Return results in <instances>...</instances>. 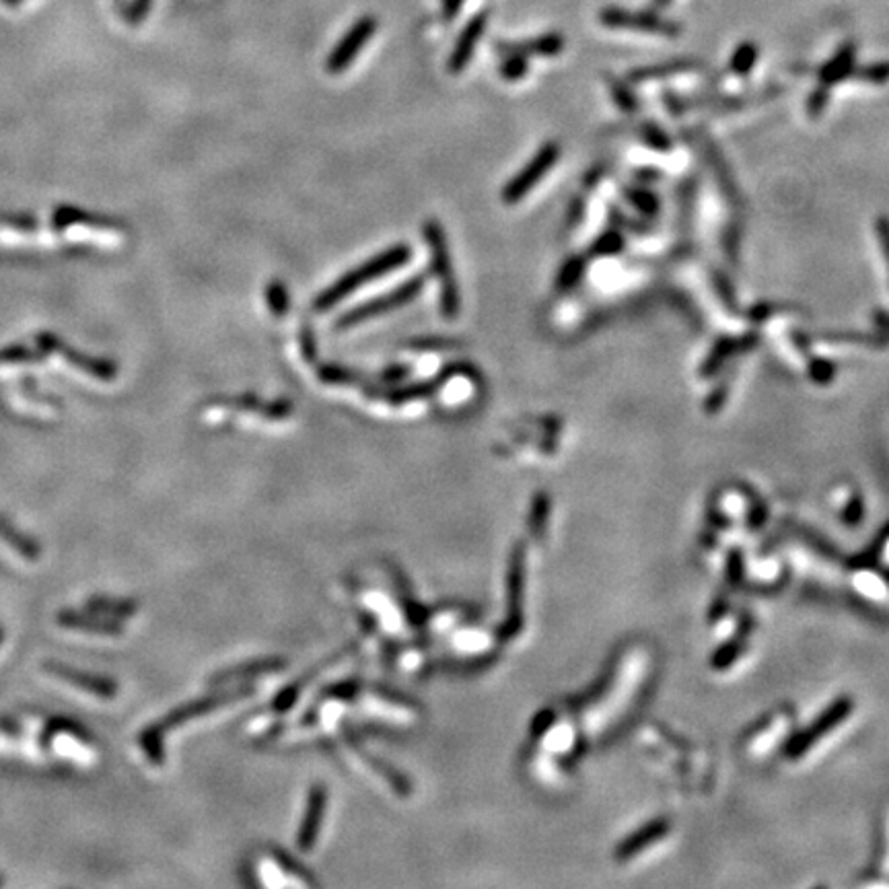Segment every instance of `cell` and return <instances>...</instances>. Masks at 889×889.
<instances>
[{"label": "cell", "instance_id": "obj_4", "mask_svg": "<svg viewBox=\"0 0 889 889\" xmlns=\"http://www.w3.org/2000/svg\"><path fill=\"white\" fill-rule=\"evenodd\" d=\"M558 157H560L558 144L554 142L544 144V147L537 151V155L531 159V161L523 167L511 181H509L505 189H502V200H505V204H517L526 198L531 189L537 186V181L552 170L554 163L558 161Z\"/></svg>", "mask_w": 889, "mask_h": 889}, {"label": "cell", "instance_id": "obj_9", "mask_svg": "<svg viewBox=\"0 0 889 889\" xmlns=\"http://www.w3.org/2000/svg\"><path fill=\"white\" fill-rule=\"evenodd\" d=\"M564 38L560 33H545L536 40L521 41V43H502L500 52H519L523 56H556L563 52Z\"/></svg>", "mask_w": 889, "mask_h": 889}, {"label": "cell", "instance_id": "obj_28", "mask_svg": "<svg viewBox=\"0 0 889 889\" xmlns=\"http://www.w3.org/2000/svg\"><path fill=\"white\" fill-rule=\"evenodd\" d=\"M877 235H879L881 250H884V256L887 260V268H889V218L887 216L877 218Z\"/></svg>", "mask_w": 889, "mask_h": 889}, {"label": "cell", "instance_id": "obj_10", "mask_svg": "<svg viewBox=\"0 0 889 889\" xmlns=\"http://www.w3.org/2000/svg\"><path fill=\"white\" fill-rule=\"evenodd\" d=\"M754 344H756V336H746L741 340H735V338L719 340L717 346H714L712 353L709 354V359L704 361L701 373L704 377L712 375L714 371L720 369V364H723L729 356H733L735 353H739V351H749V348H752Z\"/></svg>", "mask_w": 889, "mask_h": 889}, {"label": "cell", "instance_id": "obj_23", "mask_svg": "<svg viewBox=\"0 0 889 889\" xmlns=\"http://www.w3.org/2000/svg\"><path fill=\"white\" fill-rule=\"evenodd\" d=\"M152 0H133V5L128 6L126 11V21L130 25H138L141 21L147 17V13L151 11Z\"/></svg>", "mask_w": 889, "mask_h": 889}, {"label": "cell", "instance_id": "obj_20", "mask_svg": "<svg viewBox=\"0 0 889 889\" xmlns=\"http://www.w3.org/2000/svg\"><path fill=\"white\" fill-rule=\"evenodd\" d=\"M809 375L815 383L828 385L836 375V364L828 359H811L809 362Z\"/></svg>", "mask_w": 889, "mask_h": 889}, {"label": "cell", "instance_id": "obj_14", "mask_svg": "<svg viewBox=\"0 0 889 889\" xmlns=\"http://www.w3.org/2000/svg\"><path fill=\"white\" fill-rule=\"evenodd\" d=\"M582 272H585V260H582V258H571L563 266V270H560L558 280H556V289L558 290H571L574 287V284H577L581 280Z\"/></svg>", "mask_w": 889, "mask_h": 889}, {"label": "cell", "instance_id": "obj_8", "mask_svg": "<svg viewBox=\"0 0 889 889\" xmlns=\"http://www.w3.org/2000/svg\"><path fill=\"white\" fill-rule=\"evenodd\" d=\"M48 672H50V675L54 677V680L64 683V686L83 690L85 694H89L93 698L112 696V686H109V683H105V682H101V680H93V677H87V675L83 677V674L72 672V669H67V667H56V665L50 667Z\"/></svg>", "mask_w": 889, "mask_h": 889}, {"label": "cell", "instance_id": "obj_25", "mask_svg": "<svg viewBox=\"0 0 889 889\" xmlns=\"http://www.w3.org/2000/svg\"><path fill=\"white\" fill-rule=\"evenodd\" d=\"M611 91H614V97H616L618 105H620V107L628 109V112H632V109L637 107V101H634V95L628 91V87H626V83L611 81Z\"/></svg>", "mask_w": 889, "mask_h": 889}, {"label": "cell", "instance_id": "obj_33", "mask_svg": "<svg viewBox=\"0 0 889 889\" xmlns=\"http://www.w3.org/2000/svg\"><path fill=\"white\" fill-rule=\"evenodd\" d=\"M723 393H727V388H725V385H720V388L712 393L714 398H710V399H709V408H710V410H717V408H719L720 404H723V399H725Z\"/></svg>", "mask_w": 889, "mask_h": 889}, {"label": "cell", "instance_id": "obj_13", "mask_svg": "<svg viewBox=\"0 0 889 889\" xmlns=\"http://www.w3.org/2000/svg\"><path fill=\"white\" fill-rule=\"evenodd\" d=\"M756 58H757V48L754 46V43L752 41L741 43V46L735 50V54L731 58V70L735 72V75H741V77L747 75V72L754 69Z\"/></svg>", "mask_w": 889, "mask_h": 889}, {"label": "cell", "instance_id": "obj_32", "mask_svg": "<svg viewBox=\"0 0 889 889\" xmlns=\"http://www.w3.org/2000/svg\"><path fill=\"white\" fill-rule=\"evenodd\" d=\"M408 375V369L406 367H390L388 371L383 373V379L385 381H402V379H406Z\"/></svg>", "mask_w": 889, "mask_h": 889}, {"label": "cell", "instance_id": "obj_21", "mask_svg": "<svg viewBox=\"0 0 889 889\" xmlns=\"http://www.w3.org/2000/svg\"><path fill=\"white\" fill-rule=\"evenodd\" d=\"M857 77L863 78L866 83L884 85L885 81H889V62H881L875 64V67H866L865 70H858Z\"/></svg>", "mask_w": 889, "mask_h": 889}, {"label": "cell", "instance_id": "obj_15", "mask_svg": "<svg viewBox=\"0 0 889 889\" xmlns=\"http://www.w3.org/2000/svg\"><path fill=\"white\" fill-rule=\"evenodd\" d=\"M690 69H692V62L682 60V62L665 64V67H653V69H645V70H634V72H630V78H632L634 83H640V81H646V78L677 75V72H683V70H690Z\"/></svg>", "mask_w": 889, "mask_h": 889}, {"label": "cell", "instance_id": "obj_18", "mask_svg": "<svg viewBox=\"0 0 889 889\" xmlns=\"http://www.w3.org/2000/svg\"><path fill=\"white\" fill-rule=\"evenodd\" d=\"M622 247H624V239L620 233L608 231L597 239L595 245L591 247V253L593 256H614V253L622 252Z\"/></svg>", "mask_w": 889, "mask_h": 889}, {"label": "cell", "instance_id": "obj_26", "mask_svg": "<svg viewBox=\"0 0 889 889\" xmlns=\"http://www.w3.org/2000/svg\"><path fill=\"white\" fill-rule=\"evenodd\" d=\"M858 587H861V591L865 595H873V597H881L885 593V587H884V582H881L875 574H861V579H858Z\"/></svg>", "mask_w": 889, "mask_h": 889}, {"label": "cell", "instance_id": "obj_35", "mask_svg": "<svg viewBox=\"0 0 889 889\" xmlns=\"http://www.w3.org/2000/svg\"><path fill=\"white\" fill-rule=\"evenodd\" d=\"M885 563H889V544L885 545Z\"/></svg>", "mask_w": 889, "mask_h": 889}, {"label": "cell", "instance_id": "obj_19", "mask_svg": "<svg viewBox=\"0 0 889 889\" xmlns=\"http://www.w3.org/2000/svg\"><path fill=\"white\" fill-rule=\"evenodd\" d=\"M626 196L646 216H653L659 210V200L651 192H645V189H626Z\"/></svg>", "mask_w": 889, "mask_h": 889}, {"label": "cell", "instance_id": "obj_6", "mask_svg": "<svg viewBox=\"0 0 889 889\" xmlns=\"http://www.w3.org/2000/svg\"><path fill=\"white\" fill-rule=\"evenodd\" d=\"M600 21L601 25L611 29H638V32H651L657 35H667V38H675L680 33V25L657 17L655 13H632L620 9V6H608V9H603L600 13Z\"/></svg>", "mask_w": 889, "mask_h": 889}, {"label": "cell", "instance_id": "obj_17", "mask_svg": "<svg viewBox=\"0 0 889 889\" xmlns=\"http://www.w3.org/2000/svg\"><path fill=\"white\" fill-rule=\"evenodd\" d=\"M441 385V377L436 379V381L433 383H417V385H412V388H406L402 391H396V393H391L390 396V402L393 404H402V402H408V399H420V398H426V396H431V393L439 388Z\"/></svg>", "mask_w": 889, "mask_h": 889}, {"label": "cell", "instance_id": "obj_16", "mask_svg": "<svg viewBox=\"0 0 889 889\" xmlns=\"http://www.w3.org/2000/svg\"><path fill=\"white\" fill-rule=\"evenodd\" d=\"M266 298H268V307L272 309L276 317H282L284 313H287L289 293H287V287H284L282 282H279V280L270 282L268 289H266Z\"/></svg>", "mask_w": 889, "mask_h": 889}, {"label": "cell", "instance_id": "obj_29", "mask_svg": "<svg viewBox=\"0 0 889 889\" xmlns=\"http://www.w3.org/2000/svg\"><path fill=\"white\" fill-rule=\"evenodd\" d=\"M301 344H303V354H305V359L307 361H316V356H317V348H316V336H313V332L309 330V327H303V332H301Z\"/></svg>", "mask_w": 889, "mask_h": 889}, {"label": "cell", "instance_id": "obj_30", "mask_svg": "<svg viewBox=\"0 0 889 889\" xmlns=\"http://www.w3.org/2000/svg\"><path fill=\"white\" fill-rule=\"evenodd\" d=\"M465 0H443V14L447 21H454L457 17L459 9H462Z\"/></svg>", "mask_w": 889, "mask_h": 889}, {"label": "cell", "instance_id": "obj_34", "mask_svg": "<svg viewBox=\"0 0 889 889\" xmlns=\"http://www.w3.org/2000/svg\"><path fill=\"white\" fill-rule=\"evenodd\" d=\"M653 5H655V9L663 11V9H667L669 5H672V0H653Z\"/></svg>", "mask_w": 889, "mask_h": 889}, {"label": "cell", "instance_id": "obj_3", "mask_svg": "<svg viewBox=\"0 0 889 889\" xmlns=\"http://www.w3.org/2000/svg\"><path fill=\"white\" fill-rule=\"evenodd\" d=\"M422 287H425V276L422 274L414 276V279L406 280L404 284H399L398 289L390 290V293H385L383 297H377V298H373V301L362 303V305H359V307H354L353 311L344 313V316L338 319V327L340 330H346V327L369 322V319H373L377 316H383V313H388L391 309L402 307V305L410 303L412 298L420 293Z\"/></svg>", "mask_w": 889, "mask_h": 889}, {"label": "cell", "instance_id": "obj_1", "mask_svg": "<svg viewBox=\"0 0 889 889\" xmlns=\"http://www.w3.org/2000/svg\"><path fill=\"white\" fill-rule=\"evenodd\" d=\"M410 258H412V252L408 245L402 243V245L390 247V250H385L383 253H379V256L371 258L369 261H364V264H361L359 268H354L353 272L342 276V279L334 282L332 287H327L324 293L317 297L316 309L325 311V309L336 307L340 301H344V298L351 293H354L356 289H361V287H364V284L373 282L375 279H379V276H385V274L393 272V270L406 266Z\"/></svg>", "mask_w": 889, "mask_h": 889}, {"label": "cell", "instance_id": "obj_31", "mask_svg": "<svg viewBox=\"0 0 889 889\" xmlns=\"http://www.w3.org/2000/svg\"><path fill=\"white\" fill-rule=\"evenodd\" d=\"M774 309H776L774 305H766V303L757 305V307H754L752 311H749V317H752L754 322H764V319L770 317L772 313H774Z\"/></svg>", "mask_w": 889, "mask_h": 889}, {"label": "cell", "instance_id": "obj_5", "mask_svg": "<svg viewBox=\"0 0 889 889\" xmlns=\"http://www.w3.org/2000/svg\"><path fill=\"white\" fill-rule=\"evenodd\" d=\"M377 32V19L373 14H364L356 23L348 29V33H344V38L338 41V46L334 48V52L327 56L325 60V70L330 75H340L348 67H351L353 60L359 56L361 50L367 46V41L373 38V33Z\"/></svg>", "mask_w": 889, "mask_h": 889}, {"label": "cell", "instance_id": "obj_12", "mask_svg": "<svg viewBox=\"0 0 889 889\" xmlns=\"http://www.w3.org/2000/svg\"><path fill=\"white\" fill-rule=\"evenodd\" d=\"M505 54V60L500 64V75L507 81H519L527 75V56H523L519 52H502Z\"/></svg>", "mask_w": 889, "mask_h": 889}, {"label": "cell", "instance_id": "obj_7", "mask_svg": "<svg viewBox=\"0 0 889 889\" xmlns=\"http://www.w3.org/2000/svg\"><path fill=\"white\" fill-rule=\"evenodd\" d=\"M486 23H488V11L473 14V17L468 21V25L463 27L462 35H459L455 41L454 54L449 58V72L459 75V72L465 70L473 54V48H476V43L480 41V38H482Z\"/></svg>", "mask_w": 889, "mask_h": 889}, {"label": "cell", "instance_id": "obj_27", "mask_svg": "<svg viewBox=\"0 0 889 889\" xmlns=\"http://www.w3.org/2000/svg\"><path fill=\"white\" fill-rule=\"evenodd\" d=\"M645 141L651 144L653 149H659V151H667L669 149V138L661 133V130L657 128H653V126H646L645 128Z\"/></svg>", "mask_w": 889, "mask_h": 889}, {"label": "cell", "instance_id": "obj_2", "mask_svg": "<svg viewBox=\"0 0 889 889\" xmlns=\"http://www.w3.org/2000/svg\"><path fill=\"white\" fill-rule=\"evenodd\" d=\"M425 239L428 243V250H431L433 272L441 287V313L443 317L455 319L459 316V290L454 266H451L447 237H444L441 225L436 221H428L425 225Z\"/></svg>", "mask_w": 889, "mask_h": 889}, {"label": "cell", "instance_id": "obj_36", "mask_svg": "<svg viewBox=\"0 0 889 889\" xmlns=\"http://www.w3.org/2000/svg\"><path fill=\"white\" fill-rule=\"evenodd\" d=\"M19 3H21V0H19Z\"/></svg>", "mask_w": 889, "mask_h": 889}, {"label": "cell", "instance_id": "obj_22", "mask_svg": "<svg viewBox=\"0 0 889 889\" xmlns=\"http://www.w3.org/2000/svg\"><path fill=\"white\" fill-rule=\"evenodd\" d=\"M828 97H829V93L823 85L818 87V89L811 93V97L807 99V109H809V114H811V118H818L823 109H826Z\"/></svg>", "mask_w": 889, "mask_h": 889}, {"label": "cell", "instance_id": "obj_11", "mask_svg": "<svg viewBox=\"0 0 889 889\" xmlns=\"http://www.w3.org/2000/svg\"><path fill=\"white\" fill-rule=\"evenodd\" d=\"M852 72H855V46H852V43H847V46L840 48V52H838L832 60H829L826 67L821 69V72H820L821 85L828 87V85L840 83L847 77H850Z\"/></svg>", "mask_w": 889, "mask_h": 889}, {"label": "cell", "instance_id": "obj_24", "mask_svg": "<svg viewBox=\"0 0 889 889\" xmlns=\"http://www.w3.org/2000/svg\"><path fill=\"white\" fill-rule=\"evenodd\" d=\"M319 377L325 383H346L351 381V373L346 369L336 367V364H327V367L319 369Z\"/></svg>", "mask_w": 889, "mask_h": 889}]
</instances>
